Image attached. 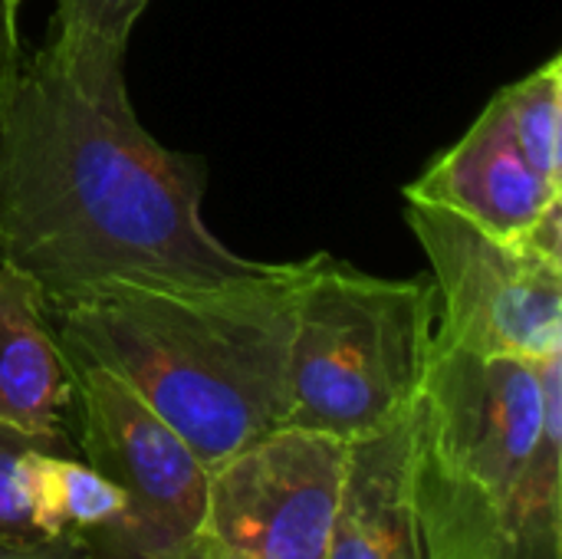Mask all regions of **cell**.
<instances>
[{
    "mask_svg": "<svg viewBox=\"0 0 562 559\" xmlns=\"http://www.w3.org/2000/svg\"><path fill=\"white\" fill-rule=\"evenodd\" d=\"M207 165L135 115L125 53L56 36L20 56L0 102V264L53 310L112 287H214L267 264L204 224Z\"/></svg>",
    "mask_w": 562,
    "mask_h": 559,
    "instance_id": "1",
    "label": "cell"
},
{
    "mask_svg": "<svg viewBox=\"0 0 562 559\" xmlns=\"http://www.w3.org/2000/svg\"><path fill=\"white\" fill-rule=\"evenodd\" d=\"M300 264L214 287H112L53 310L72 362L128 385L214 471L286 425Z\"/></svg>",
    "mask_w": 562,
    "mask_h": 559,
    "instance_id": "2",
    "label": "cell"
},
{
    "mask_svg": "<svg viewBox=\"0 0 562 559\" xmlns=\"http://www.w3.org/2000/svg\"><path fill=\"white\" fill-rule=\"evenodd\" d=\"M560 474L562 356L435 346L408 438L425 559H562Z\"/></svg>",
    "mask_w": 562,
    "mask_h": 559,
    "instance_id": "3",
    "label": "cell"
},
{
    "mask_svg": "<svg viewBox=\"0 0 562 559\" xmlns=\"http://www.w3.org/2000/svg\"><path fill=\"white\" fill-rule=\"evenodd\" d=\"M431 353L428 280L375 277L313 254L300 260L286 425L342 441L375 435L408 415Z\"/></svg>",
    "mask_w": 562,
    "mask_h": 559,
    "instance_id": "4",
    "label": "cell"
},
{
    "mask_svg": "<svg viewBox=\"0 0 562 559\" xmlns=\"http://www.w3.org/2000/svg\"><path fill=\"white\" fill-rule=\"evenodd\" d=\"M69 435L76 455L125 494L119 521L72 537L79 559H171L198 540L207 468L112 372L72 362Z\"/></svg>",
    "mask_w": 562,
    "mask_h": 559,
    "instance_id": "5",
    "label": "cell"
},
{
    "mask_svg": "<svg viewBox=\"0 0 562 559\" xmlns=\"http://www.w3.org/2000/svg\"><path fill=\"white\" fill-rule=\"evenodd\" d=\"M435 293V346L547 362L562 356V264L461 214L405 198Z\"/></svg>",
    "mask_w": 562,
    "mask_h": 559,
    "instance_id": "6",
    "label": "cell"
},
{
    "mask_svg": "<svg viewBox=\"0 0 562 559\" xmlns=\"http://www.w3.org/2000/svg\"><path fill=\"white\" fill-rule=\"evenodd\" d=\"M349 441L273 428L207 471L201 540L224 559H326Z\"/></svg>",
    "mask_w": 562,
    "mask_h": 559,
    "instance_id": "7",
    "label": "cell"
},
{
    "mask_svg": "<svg viewBox=\"0 0 562 559\" xmlns=\"http://www.w3.org/2000/svg\"><path fill=\"white\" fill-rule=\"evenodd\" d=\"M402 198L448 208L497 237L524 241L550 208L562 204V188L537 175L501 102L491 99L471 128L402 188Z\"/></svg>",
    "mask_w": 562,
    "mask_h": 559,
    "instance_id": "8",
    "label": "cell"
},
{
    "mask_svg": "<svg viewBox=\"0 0 562 559\" xmlns=\"http://www.w3.org/2000/svg\"><path fill=\"white\" fill-rule=\"evenodd\" d=\"M72 362L43 290L0 264V425L76 455L69 435Z\"/></svg>",
    "mask_w": 562,
    "mask_h": 559,
    "instance_id": "9",
    "label": "cell"
},
{
    "mask_svg": "<svg viewBox=\"0 0 562 559\" xmlns=\"http://www.w3.org/2000/svg\"><path fill=\"white\" fill-rule=\"evenodd\" d=\"M408 438L412 409L395 425L349 441L326 559H425L408 494Z\"/></svg>",
    "mask_w": 562,
    "mask_h": 559,
    "instance_id": "10",
    "label": "cell"
},
{
    "mask_svg": "<svg viewBox=\"0 0 562 559\" xmlns=\"http://www.w3.org/2000/svg\"><path fill=\"white\" fill-rule=\"evenodd\" d=\"M507 125L540 178L562 188V56H550L494 96Z\"/></svg>",
    "mask_w": 562,
    "mask_h": 559,
    "instance_id": "11",
    "label": "cell"
},
{
    "mask_svg": "<svg viewBox=\"0 0 562 559\" xmlns=\"http://www.w3.org/2000/svg\"><path fill=\"white\" fill-rule=\"evenodd\" d=\"M151 0H56L49 36L79 49L125 53L138 16Z\"/></svg>",
    "mask_w": 562,
    "mask_h": 559,
    "instance_id": "12",
    "label": "cell"
},
{
    "mask_svg": "<svg viewBox=\"0 0 562 559\" xmlns=\"http://www.w3.org/2000/svg\"><path fill=\"white\" fill-rule=\"evenodd\" d=\"M59 451L33 435L0 425V544H36L40 537L26 497V461L33 451ZM66 455V451H59Z\"/></svg>",
    "mask_w": 562,
    "mask_h": 559,
    "instance_id": "13",
    "label": "cell"
},
{
    "mask_svg": "<svg viewBox=\"0 0 562 559\" xmlns=\"http://www.w3.org/2000/svg\"><path fill=\"white\" fill-rule=\"evenodd\" d=\"M20 3L23 0H0V102L13 82V72L23 56L20 43Z\"/></svg>",
    "mask_w": 562,
    "mask_h": 559,
    "instance_id": "14",
    "label": "cell"
},
{
    "mask_svg": "<svg viewBox=\"0 0 562 559\" xmlns=\"http://www.w3.org/2000/svg\"><path fill=\"white\" fill-rule=\"evenodd\" d=\"M0 559H79L72 540H36V544H0Z\"/></svg>",
    "mask_w": 562,
    "mask_h": 559,
    "instance_id": "15",
    "label": "cell"
},
{
    "mask_svg": "<svg viewBox=\"0 0 562 559\" xmlns=\"http://www.w3.org/2000/svg\"><path fill=\"white\" fill-rule=\"evenodd\" d=\"M171 559H224V557H217V554H214V550H211V547H207L201 537H198L194 544H188V547H184L178 557H171Z\"/></svg>",
    "mask_w": 562,
    "mask_h": 559,
    "instance_id": "16",
    "label": "cell"
}]
</instances>
